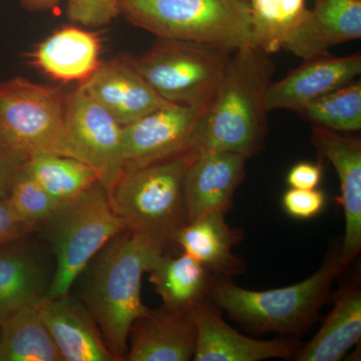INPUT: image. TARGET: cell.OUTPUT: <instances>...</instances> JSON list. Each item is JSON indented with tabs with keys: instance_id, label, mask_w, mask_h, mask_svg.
<instances>
[{
	"instance_id": "32",
	"label": "cell",
	"mask_w": 361,
	"mask_h": 361,
	"mask_svg": "<svg viewBox=\"0 0 361 361\" xmlns=\"http://www.w3.org/2000/svg\"><path fill=\"white\" fill-rule=\"evenodd\" d=\"M322 178L320 164L300 161L296 164L287 175V183L294 189H316Z\"/></svg>"
},
{
	"instance_id": "34",
	"label": "cell",
	"mask_w": 361,
	"mask_h": 361,
	"mask_svg": "<svg viewBox=\"0 0 361 361\" xmlns=\"http://www.w3.org/2000/svg\"><path fill=\"white\" fill-rule=\"evenodd\" d=\"M21 4L32 11H44L59 4L61 0H20Z\"/></svg>"
},
{
	"instance_id": "9",
	"label": "cell",
	"mask_w": 361,
	"mask_h": 361,
	"mask_svg": "<svg viewBox=\"0 0 361 361\" xmlns=\"http://www.w3.org/2000/svg\"><path fill=\"white\" fill-rule=\"evenodd\" d=\"M66 127L78 160L108 193L123 174V126L80 87L66 99Z\"/></svg>"
},
{
	"instance_id": "16",
	"label": "cell",
	"mask_w": 361,
	"mask_h": 361,
	"mask_svg": "<svg viewBox=\"0 0 361 361\" xmlns=\"http://www.w3.org/2000/svg\"><path fill=\"white\" fill-rule=\"evenodd\" d=\"M123 127L172 104L161 99L135 70L130 59L101 65L80 85Z\"/></svg>"
},
{
	"instance_id": "7",
	"label": "cell",
	"mask_w": 361,
	"mask_h": 361,
	"mask_svg": "<svg viewBox=\"0 0 361 361\" xmlns=\"http://www.w3.org/2000/svg\"><path fill=\"white\" fill-rule=\"evenodd\" d=\"M66 109L58 90L23 78L0 82V144L25 161L39 154L78 159L66 133Z\"/></svg>"
},
{
	"instance_id": "4",
	"label": "cell",
	"mask_w": 361,
	"mask_h": 361,
	"mask_svg": "<svg viewBox=\"0 0 361 361\" xmlns=\"http://www.w3.org/2000/svg\"><path fill=\"white\" fill-rule=\"evenodd\" d=\"M193 151L123 171L108 195L127 230L166 246L172 243L188 223L185 176Z\"/></svg>"
},
{
	"instance_id": "12",
	"label": "cell",
	"mask_w": 361,
	"mask_h": 361,
	"mask_svg": "<svg viewBox=\"0 0 361 361\" xmlns=\"http://www.w3.org/2000/svg\"><path fill=\"white\" fill-rule=\"evenodd\" d=\"M197 327L195 361H260L295 357L299 344L293 339L258 341L240 334L221 317L219 308L209 301L194 307Z\"/></svg>"
},
{
	"instance_id": "30",
	"label": "cell",
	"mask_w": 361,
	"mask_h": 361,
	"mask_svg": "<svg viewBox=\"0 0 361 361\" xmlns=\"http://www.w3.org/2000/svg\"><path fill=\"white\" fill-rule=\"evenodd\" d=\"M326 196L320 190L294 189L291 188L282 197L285 212L292 218L307 220L322 212Z\"/></svg>"
},
{
	"instance_id": "36",
	"label": "cell",
	"mask_w": 361,
	"mask_h": 361,
	"mask_svg": "<svg viewBox=\"0 0 361 361\" xmlns=\"http://www.w3.org/2000/svg\"><path fill=\"white\" fill-rule=\"evenodd\" d=\"M246 1H247V0H246Z\"/></svg>"
},
{
	"instance_id": "20",
	"label": "cell",
	"mask_w": 361,
	"mask_h": 361,
	"mask_svg": "<svg viewBox=\"0 0 361 361\" xmlns=\"http://www.w3.org/2000/svg\"><path fill=\"white\" fill-rule=\"evenodd\" d=\"M101 49L97 33L66 26L40 42L30 59L33 66L54 80L82 84L101 66Z\"/></svg>"
},
{
	"instance_id": "25",
	"label": "cell",
	"mask_w": 361,
	"mask_h": 361,
	"mask_svg": "<svg viewBox=\"0 0 361 361\" xmlns=\"http://www.w3.org/2000/svg\"><path fill=\"white\" fill-rule=\"evenodd\" d=\"M23 170L61 203L99 182L96 171L87 164L58 154L30 157L23 163Z\"/></svg>"
},
{
	"instance_id": "8",
	"label": "cell",
	"mask_w": 361,
	"mask_h": 361,
	"mask_svg": "<svg viewBox=\"0 0 361 361\" xmlns=\"http://www.w3.org/2000/svg\"><path fill=\"white\" fill-rule=\"evenodd\" d=\"M232 52L198 42L160 39L148 52L130 59L161 99L207 111Z\"/></svg>"
},
{
	"instance_id": "17",
	"label": "cell",
	"mask_w": 361,
	"mask_h": 361,
	"mask_svg": "<svg viewBox=\"0 0 361 361\" xmlns=\"http://www.w3.org/2000/svg\"><path fill=\"white\" fill-rule=\"evenodd\" d=\"M312 141L319 156L327 159L336 168L341 182L345 215L341 257L348 267L361 249V142L315 126Z\"/></svg>"
},
{
	"instance_id": "29",
	"label": "cell",
	"mask_w": 361,
	"mask_h": 361,
	"mask_svg": "<svg viewBox=\"0 0 361 361\" xmlns=\"http://www.w3.org/2000/svg\"><path fill=\"white\" fill-rule=\"evenodd\" d=\"M123 0H66V13L73 23L90 27L109 25L121 14Z\"/></svg>"
},
{
	"instance_id": "6",
	"label": "cell",
	"mask_w": 361,
	"mask_h": 361,
	"mask_svg": "<svg viewBox=\"0 0 361 361\" xmlns=\"http://www.w3.org/2000/svg\"><path fill=\"white\" fill-rule=\"evenodd\" d=\"M54 258L47 298L70 294L80 273L114 237L127 230L99 182L66 201L40 226Z\"/></svg>"
},
{
	"instance_id": "11",
	"label": "cell",
	"mask_w": 361,
	"mask_h": 361,
	"mask_svg": "<svg viewBox=\"0 0 361 361\" xmlns=\"http://www.w3.org/2000/svg\"><path fill=\"white\" fill-rule=\"evenodd\" d=\"M27 236L0 248V322L25 306L42 303L51 288L54 255Z\"/></svg>"
},
{
	"instance_id": "21",
	"label": "cell",
	"mask_w": 361,
	"mask_h": 361,
	"mask_svg": "<svg viewBox=\"0 0 361 361\" xmlns=\"http://www.w3.org/2000/svg\"><path fill=\"white\" fill-rule=\"evenodd\" d=\"M242 238L241 231L227 224L225 213L214 211L183 226L173 242L209 272L229 277L245 271L244 263L233 254V248Z\"/></svg>"
},
{
	"instance_id": "3",
	"label": "cell",
	"mask_w": 361,
	"mask_h": 361,
	"mask_svg": "<svg viewBox=\"0 0 361 361\" xmlns=\"http://www.w3.org/2000/svg\"><path fill=\"white\" fill-rule=\"evenodd\" d=\"M341 250L334 247L314 274L299 283L254 291L241 288L229 277L215 278L210 298L219 310L247 329L302 336L315 322L342 271Z\"/></svg>"
},
{
	"instance_id": "26",
	"label": "cell",
	"mask_w": 361,
	"mask_h": 361,
	"mask_svg": "<svg viewBox=\"0 0 361 361\" xmlns=\"http://www.w3.org/2000/svg\"><path fill=\"white\" fill-rule=\"evenodd\" d=\"M250 7L254 47L267 54L284 49L310 9L306 0H247Z\"/></svg>"
},
{
	"instance_id": "19",
	"label": "cell",
	"mask_w": 361,
	"mask_h": 361,
	"mask_svg": "<svg viewBox=\"0 0 361 361\" xmlns=\"http://www.w3.org/2000/svg\"><path fill=\"white\" fill-rule=\"evenodd\" d=\"M361 37V0H315L284 49L304 61Z\"/></svg>"
},
{
	"instance_id": "18",
	"label": "cell",
	"mask_w": 361,
	"mask_h": 361,
	"mask_svg": "<svg viewBox=\"0 0 361 361\" xmlns=\"http://www.w3.org/2000/svg\"><path fill=\"white\" fill-rule=\"evenodd\" d=\"M39 310L63 361H118L92 316L71 293L45 298Z\"/></svg>"
},
{
	"instance_id": "22",
	"label": "cell",
	"mask_w": 361,
	"mask_h": 361,
	"mask_svg": "<svg viewBox=\"0 0 361 361\" xmlns=\"http://www.w3.org/2000/svg\"><path fill=\"white\" fill-rule=\"evenodd\" d=\"M148 272L164 306L172 310H191L208 299L215 280L212 273L186 253L172 257L165 252Z\"/></svg>"
},
{
	"instance_id": "24",
	"label": "cell",
	"mask_w": 361,
	"mask_h": 361,
	"mask_svg": "<svg viewBox=\"0 0 361 361\" xmlns=\"http://www.w3.org/2000/svg\"><path fill=\"white\" fill-rule=\"evenodd\" d=\"M39 304L25 306L0 322V361H63L45 326Z\"/></svg>"
},
{
	"instance_id": "1",
	"label": "cell",
	"mask_w": 361,
	"mask_h": 361,
	"mask_svg": "<svg viewBox=\"0 0 361 361\" xmlns=\"http://www.w3.org/2000/svg\"><path fill=\"white\" fill-rule=\"evenodd\" d=\"M166 248L156 240L125 230L78 277L82 284L80 301L118 361L126 360L133 324L149 311L142 301V276Z\"/></svg>"
},
{
	"instance_id": "15",
	"label": "cell",
	"mask_w": 361,
	"mask_h": 361,
	"mask_svg": "<svg viewBox=\"0 0 361 361\" xmlns=\"http://www.w3.org/2000/svg\"><path fill=\"white\" fill-rule=\"evenodd\" d=\"M360 73V54L331 56L326 54L307 59L282 80L271 82L266 92V109L297 113L313 99L353 82Z\"/></svg>"
},
{
	"instance_id": "28",
	"label": "cell",
	"mask_w": 361,
	"mask_h": 361,
	"mask_svg": "<svg viewBox=\"0 0 361 361\" xmlns=\"http://www.w3.org/2000/svg\"><path fill=\"white\" fill-rule=\"evenodd\" d=\"M7 200L18 219L39 230L63 204L26 174L23 167L14 178Z\"/></svg>"
},
{
	"instance_id": "5",
	"label": "cell",
	"mask_w": 361,
	"mask_h": 361,
	"mask_svg": "<svg viewBox=\"0 0 361 361\" xmlns=\"http://www.w3.org/2000/svg\"><path fill=\"white\" fill-rule=\"evenodd\" d=\"M121 13L159 39L236 51L253 45L246 0H123Z\"/></svg>"
},
{
	"instance_id": "31",
	"label": "cell",
	"mask_w": 361,
	"mask_h": 361,
	"mask_svg": "<svg viewBox=\"0 0 361 361\" xmlns=\"http://www.w3.org/2000/svg\"><path fill=\"white\" fill-rule=\"evenodd\" d=\"M37 228L18 219L9 205L7 197H0V248L16 240L33 234Z\"/></svg>"
},
{
	"instance_id": "35",
	"label": "cell",
	"mask_w": 361,
	"mask_h": 361,
	"mask_svg": "<svg viewBox=\"0 0 361 361\" xmlns=\"http://www.w3.org/2000/svg\"><path fill=\"white\" fill-rule=\"evenodd\" d=\"M0 338H1V324H0Z\"/></svg>"
},
{
	"instance_id": "14",
	"label": "cell",
	"mask_w": 361,
	"mask_h": 361,
	"mask_svg": "<svg viewBox=\"0 0 361 361\" xmlns=\"http://www.w3.org/2000/svg\"><path fill=\"white\" fill-rule=\"evenodd\" d=\"M194 308L149 310L130 330L129 361H188L196 348Z\"/></svg>"
},
{
	"instance_id": "10",
	"label": "cell",
	"mask_w": 361,
	"mask_h": 361,
	"mask_svg": "<svg viewBox=\"0 0 361 361\" xmlns=\"http://www.w3.org/2000/svg\"><path fill=\"white\" fill-rule=\"evenodd\" d=\"M206 110L170 104L123 128V172L194 149Z\"/></svg>"
},
{
	"instance_id": "27",
	"label": "cell",
	"mask_w": 361,
	"mask_h": 361,
	"mask_svg": "<svg viewBox=\"0 0 361 361\" xmlns=\"http://www.w3.org/2000/svg\"><path fill=\"white\" fill-rule=\"evenodd\" d=\"M315 127L336 133L361 129V84L353 80L306 104L297 111Z\"/></svg>"
},
{
	"instance_id": "33",
	"label": "cell",
	"mask_w": 361,
	"mask_h": 361,
	"mask_svg": "<svg viewBox=\"0 0 361 361\" xmlns=\"http://www.w3.org/2000/svg\"><path fill=\"white\" fill-rule=\"evenodd\" d=\"M25 161L21 160L0 144V197H7L14 178Z\"/></svg>"
},
{
	"instance_id": "2",
	"label": "cell",
	"mask_w": 361,
	"mask_h": 361,
	"mask_svg": "<svg viewBox=\"0 0 361 361\" xmlns=\"http://www.w3.org/2000/svg\"><path fill=\"white\" fill-rule=\"evenodd\" d=\"M274 73L270 54L246 45L231 58L197 132L194 149L246 157L260 151L267 130L266 92Z\"/></svg>"
},
{
	"instance_id": "13",
	"label": "cell",
	"mask_w": 361,
	"mask_h": 361,
	"mask_svg": "<svg viewBox=\"0 0 361 361\" xmlns=\"http://www.w3.org/2000/svg\"><path fill=\"white\" fill-rule=\"evenodd\" d=\"M193 149L185 176L188 222L214 211L227 213L245 176L247 161L232 152Z\"/></svg>"
},
{
	"instance_id": "23",
	"label": "cell",
	"mask_w": 361,
	"mask_h": 361,
	"mask_svg": "<svg viewBox=\"0 0 361 361\" xmlns=\"http://www.w3.org/2000/svg\"><path fill=\"white\" fill-rule=\"evenodd\" d=\"M361 336V293L353 285L345 289L322 329L307 345L299 349L298 361H338Z\"/></svg>"
}]
</instances>
